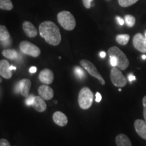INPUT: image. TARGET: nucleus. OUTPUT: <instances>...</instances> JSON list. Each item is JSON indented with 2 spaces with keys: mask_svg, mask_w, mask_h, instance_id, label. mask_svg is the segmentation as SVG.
I'll return each mask as SVG.
<instances>
[{
  "mask_svg": "<svg viewBox=\"0 0 146 146\" xmlns=\"http://www.w3.org/2000/svg\"><path fill=\"white\" fill-rule=\"evenodd\" d=\"M109 56H114L117 61V67L120 70H126L129 65V61L124 52L116 46L109 48L108 51Z\"/></svg>",
  "mask_w": 146,
  "mask_h": 146,
  "instance_id": "7ed1b4c3",
  "label": "nucleus"
},
{
  "mask_svg": "<svg viewBox=\"0 0 146 146\" xmlns=\"http://www.w3.org/2000/svg\"><path fill=\"white\" fill-rule=\"evenodd\" d=\"M20 50L24 54L28 55L33 58H36L41 54V50L36 45L27 41H23L19 45Z\"/></svg>",
  "mask_w": 146,
  "mask_h": 146,
  "instance_id": "39448f33",
  "label": "nucleus"
},
{
  "mask_svg": "<svg viewBox=\"0 0 146 146\" xmlns=\"http://www.w3.org/2000/svg\"><path fill=\"white\" fill-rule=\"evenodd\" d=\"M14 91H15L16 94H19V93H21V88H20L19 82H18V83L15 85V87H14Z\"/></svg>",
  "mask_w": 146,
  "mask_h": 146,
  "instance_id": "c756f323",
  "label": "nucleus"
},
{
  "mask_svg": "<svg viewBox=\"0 0 146 146\" xmlns=\"http://www.w3.org/2000/svg\"><path fill=\"white\" fill-rule=\"evenodd\" d=\"M102 100V96L99 92H97L96 94V102H100Z\"/></svg>",
  "mask_w": 146,
  "mask_h": 146,
  "instance_id": "2f4dec72",
  "label": "nucleus"
},
{
  "mask_svg": "<svg viewBox=\"0 0 146 146\" xmlns=\"http://www.w3.org/2000/svg\"><path fill=\"white\" fill-rule=\"evenodd\" d=\"M2 55L5 58H8L9 60H16L19 56L18 53L16 50H12V49H8L2 51Z\"/></svg>",
  "mask_w": 146,
  "mask_h": 146,
  "instance_id": "a211bd4d",
  "label": "nucleus"
},
{
  "mask_svg": "<svg viewBox=\"0 0 146 146\" xmlns=\"http://www.w3.org/2000/svg\"><path fill=\"white\" fill-rule=\"evenodd\" d=\"M0 146H11L9 141L5 139H0Z\"/></svg>",
  "mask_w": 146,
  "mask_h": 146,
  "instance_id": "cd10ccee",
  "label": "nucleus"
},
{
  "mask_svg": "<svg viewBox=\"0 0 146 146\" xmlns=\"http://www.w3.org/2000/svg\"><path fill=\"white\" fill-rule=\"evenodd\" d=\"M135 16H133L132 15H126L125 16V22L127 24V25L129 27H133L135 24Z\"/></svg>",
  "mask_w": 146,
  "mask_h": 146,
  "instance_id": "b1692460",
  "label": "nucleus"
},
{
  "mask_svg": "<svg viewBox=\"0 0 146 146\" xmlns=\"http://www.w3.org/2000/svg\"><path fill=\"white\" fill-rule=\"evenodd\" d=\"M10 68L11 70H16V66H11L10 65Z\"/></svg>",
  "mask_w": 146,
  "mask_h": 146,
  "instance_id": "c9c22d12",
  "label": "nucleus"
},
{
  "mask_svg": "<svg viewBox=\"0 0 146 146\" xmlns=\"http://www.w3.org/2000/svg\"><path fill=\"white\" fill-rule=\"evenodd\" d=\"M143 116L146 122V96L143 99Z\"/></svg>",
  "mask_w": 146,
  "mask_h": 146,
  "instance_id": "c85d7f7f",
  "label": "nucleus"
},
{
  "mask_svg": "<svg viewBox=\"0 0 146 146\" xmlns=\"http://www.w3.org/2000/svg\"><path fill=\"white\" fill-rule=\"evenodd\" d=\"M1 82H2V76L0 75V83H1Z\"/></svg>",
  "mask_w": 146,
  "mask_h": 146,
  "instance_id": "4c0bfd02",
  "label": "nucleus"
},
{
  "mask_svg": "<svg viewBox=\"0 0 146 146\" xmlns=\"http://www.w3.org/2000/svg\"><path fill=\"white\" fill-rule=\"evenodd\" d=\"M100 57H101V58H104L106 57V52H100Z\"/></svg>",
  "mask_w": 146,
  "mask_h": 146,
  "instance_id": "f704fd0d",
  "label": "nucleus"
},
{
  "mask_svg": "<svg viewBox=\"0 0 146 146\" xmlns=\"http://www.w3.org/2000/svg\"><path fill=\"white\" fill-rule=\"evenodd\" d=\"M129 39H130V36L127 34L118 35L116 37V40L117 43L121 45H127Z\"/></svg>",
  "mask_w": 146,
  "mask_h": 146,
  "instance_id": "aec40b11",
  "label": "nucleus"
},
{
  "mask_svg": "<svg viewBox=\"0 0 146 146\" xmlns=\"http://www.w3.org/2000/svg\"><path fill=\"white\" fill-rule=\"evenodd\" d=\"M116 143L117 146H132L129 138L124 134H119L116 137Z\"/></svg>",
  "mask_w": 146,
  "mask_h": 146,
  "instance_id": "f3484780",
  "label": "nucleus"
},
{
  "mask_svg": "<svg viewBox=\"0 0 146 146\" xmlns=\"http://www.w3.org/2000/svg\"><path fill=\"white\" fill-rule=\"evenodd\" d=\"M39 78L41 83H44L45 85H50L54 81V72L48 68L43 69L39 73Z\"/></svg>",
  "mask_w": 146,
  "mask_h": 146,
  "instance_id": "1a4fd4ad",
  "label": "nucleus"
},
{
  "mask_svg": "<svg viewBox=\"0 0 146 146\" xmlns=\"http://www.w3.org/2000/svg\"><path fill=\"white\" fill-rule=\"evenodd\" d=\"M34 98L35 96L33 95H29V96L27 98L26 101H25V103L27 106H32L33 103L34 101Z\"/></svg>",
  "mask_w": 146,
  "mask_h": 146,
  "instance_id": "393cba45",
  "label": "nucleus"
},
{
  "mask_svg": "<svg viewBox=\"0 0 146 146\" xmlns=\"http://www.w3.org/2000/svg\"><path fill=\"white\" fill-rule=\"evenodd\" d=\"M141 58H142V59L145 60L146 59V56H145V55H143V56H141Z\"/></svg>",
  "mask_w": 146,
  "mask_h": 146,
  "instance_id": "e433bc0d",
  "label": "nucleus"
},
{
  "mask_svg": "<svg viewBox=\"0 0 146 146\" xmlns=\"http://www.w3.org/2000/svg\"><path fill=\"white\" fill-rule=\"evenodd\" d=\"M134 127L139 135L146 140V122L141 119L136 120L135 121Z\"/></svg>",
  "mask_w": 146,
  "mask_h": 146,
  "instance_id": "ddd939ff",
  "label": "nucleus"
},
{
  "mask_svg": "<svg viewBox=\"0 0 146 146\" xmlns=\"http://www.w3.org/2000/svg\"><path fill=\"white\" fill-rule=\"evenodd\" d=\"M38 94L45 100H50L54 98V92L52 88L49 87L47 85H41L38 88Z\"/></svg>",
  "mask_w": 146,
  "mask_h": 146,
  "instance_id": "9b49d317",
  "label": "nucleus"
},
{
  "mask_svg": "<svg viewBox=\"0 0 146 146\" xmlns=\"http://www.w3.org/2000/svg\"><path fill=\"white\" fill-rule=\"evenodd\" d=\"M128 79L130 82H132L133 81H135L136 77L133 74H129V76H128Z\"/></svg>",
  "mask_w": 146,
  "mask_h": 146,
  "instance_id": "473e14b6",
  "label": "nucleus"
},
{
  "mask_svg": "<svg viewBox=\"0 0 146 146\" xmlns=\"http://www.w3.org/2000/svg\"><path fill=\"white\" fill-rule=\"evenodd\" d=\"M36 68L35 66H32L31 67L30 69H29V72H30L31 73H35L36 72Z\"/></svg>",
  "mask_w": 146,
  "mask_h": 146,
  "instance_id": "72a5a7b5",
  "label": "nucleus"
},
{
  "mask_svg": "<svg viewBox=\"0 0 146 146\" xmlns=\"http://www.w3.org/2000/svg\"><path fill=\"white\" fill-rule=\"evenodd\" d=\"M20 88H21V94L25 98H27L29 96L31 82L29 78H23L19 81Z\"/></svg>",
  "mask_w": 146,
  "mask_h": 146,
  "instance_id": "dca6fc26",
  "label": "nucleus"
},
{
  "mask_svg": "<svg viewBox=\"0 0 146 146\" xmlns=\"http://www.w3.org/2000/svg\"><path fill=\"white\" fill-rule=\"evenodd\" d=\"M83 1V5L85 6V8L87 9H90L91 7V2H92L94 0H82Z\"/></svg>",
  "mask_w": 146,
  "mask_h": 146,
  "instance_id": "a878e982",
  "label": "nucleus"
},
{
  "mask_svg": "<svg viewBox=\"0 0 146 146\" xmlns=\"http://www.w3.org/2000/svg\"><path fill=\"white\" fill-rule=\"evenodd\" d=\"M39 34L47 43L51 45H59L62 36L60 31L57 25L52 21H44L40 24L39 27Z\"/></svg>",
  "mask_w": 146,
  "mask_h": 146,
  "instance_id": "f257e3e1",
  "label": "nucleus"
},
{
  "mask_svg": "<svg viewBox=\"0 0 146 146\" xmlns=\"http://www.w3.org/2000/svg\"><path fill=\"white\" fill-rule=\"evenodd\" d=\"M139 0H118V3L121 7L123 8H127L131 5L135 4L136 2H137Z\"/></svg>",
  "mask_w": 146,
  "mask_h": 146,
  "instance_id": "5701e85b",
  "label": "nucleus"
},
{
  "mask_svg": "<svg viewBox=\"0 0 146 146\" xmlns=\"http://www.w3.org/2000/svg\"><path fill=\"white\" fill-rule=\"evenodd\" d=\"M74 72L75 76L77 77L78 79L83 80L85 78V73L84 72L83 69H82L80 66H75L74 68Z\"/></svg>",
  "mask_w": 146,
  "mask_h": 146,
  "instance_id": "4be33fe9",
  "label": "nucleus"
},
{
  "mask_svg": "<svg viewBox=\"0 0 146 146\" xmlns=\"http://www.w3.org/2000/svg\"><path fill=\"white\" fill-rule=\"evenodd\" d=\"M58 22L60 26L66 31H72L76 27L74 16L68 11H62L57 15Z\"/></svg>",
  "mask_w": 146,
  "mask_h": 146,
  "instance_id": "f03ea898",
  "label": "nucleus"
},
{
  "mask_svg": "<svg viewBox=\"0 0 146 146\" xmlns=\"http://www.w3.org/2000/svg\"><path fill=\"white\" fill-rule=\"evenodd\" d=\"M23 29L26 35L30 38H34L37 35V30L33 23L29 21H25L23 24Z\"/></svg>",
  "mask_w": 146,
  "mask_h": 146,
  "instance_id": "f8f14e48",
  "label": "nucleus"
},
{
  "mask_svg": "<svg viewBox=\"0 0 146 146\" xmlns=\"http://www.w3.org/2000/svg\"><path fill=\"white\" fill-rule=\"evenodd\" d=\"M145 38H146V32H145Z\"/></svg>",
  "mask_w": 146,
  "mask_h": 146,
  "instance_id": "58836bf2",
  "label": "nucleus"
},
{
  "mask_svg": "<svg viewBox=\"0 0 146 146\" xmlns=\"http://www.w3.org/2000/svg\"><path fill=\"white\" fill-rule=\"evenodd\" d=\"M110 64L112 65V66H117V61H116V59L114 56H110Z\"/></svg>",
  "mask_w": 146,
  "mask_h": 146,
  "instance_id": "bb28decb",
  "label": "nucleus"
},
{
  "mask_svg": "<svg viewBox=\"0 0 146 146\" xmlns=\"http://www.w3.org/2000/svg\"><path fill=\"white\" fill-rule=\"evenodd\" d=\"M53 120L60 127H64L68 124V118L63 112L57 111L53 114Z\"/></svg>",
  "mask_w": 146,
  "mask_h": 146,
  "instance_id": "4468645a",
  "label": "nucleus"
},
{
  "mask_svg": "<svg viewBox=\"0 0 146 146\" xmlns=\"http://www.w3.org/2000/svg\"><path fill=\"white\" fill-rule=\"evenodd\" d=\"M10 67V64L8 60H0V75L5 79H10L12 76V72Z\"/></svg>",
  "mask_w": 146,
  "mask_h": 146,
  "instance_id": "9d476101",
  "label": "nucleus"
},
{
  "mask_svg": "<svg viewBox=\"0 0 146 146\" xmlns=\"http://www.w3.org/2000/svg\"><path fill=\"white\" fill-rule=\"evenodd\" d=\"M80 64H81V66H83V68L88 72V73L90 75L94 76L95 78H98L102 85H105L104 79L102 76L100 74V73L98 72V69H97L96 66H95L94 64L91 62L89 60H81V61H80Z\"/></svg>",
  "mask_w": 146,
  "mask_h": 146,
  "instance_id": "0eeeda50",
  "label": "nucleus"
},
{
  "mask_svg": "<svg viewBox=\"0 0 146 146\" xmlns=\"http://www.w3.org/2000/svg\"><path fill=\"white\" fill-rule=\"evenodd\" d=\"M133 46L137 50L141 53H146V38L141 33H137L133 39Z\"/></svg>",
  "mask_w": 146,
  "mask_h": 146,
  "instance_id": "6e6552de",
  "label": "nucleus"
},
{
  "mask_svg": "<svg viewBox=\"0 0 146 146\" xmlns=\"http://www.w3.org/2000/svg\"><path fill=\"white\" fill-rule=\"evenodd\" d=\"M10 34L6 27L3 25H0V41L3 42L10 39Z\"/></svg>",
  "mask_w": 146,
  "mask_h": 146,
  "instance_id": "6ab92c4d",
  "label": "nucleus"
},
{
  "mask_svg": "<svg viewBox=\"0 0 146 146\" xmlns=\"http://www.w3.org/2000/svg\"><path fill=\"white\" fill-rule=\"evenodd\" d=\"M0 9L8 11L12 10L13 4L11 0H0Z\"/></svg>",
  "mask_w": 146,
  "mask_h": 146,
  "instance_id": "412c9836",
  "label": "nucleus"
},
{
  "mask_svg": "<svg viewBox=\"0 0 146 146\" xmlns=\"http://www.w3.org/2000/svg\"><path fill=\"white\" fill-rule=\"evenodd\" d=\"M32 106L36 112H43L47 110V104L44 100L40 96H35Z\"/></svg>",
  "mask_w": 146,
  "mask_h": 146,
  "instance_id": "2eb2a0df",
  "label": "nucleus"
},
{
  "mask_svg": "<svg viewBox=\"0 0 146 146\" xmlns=\"http://www.w3.org/2000/svg\"><path fill=\"white\" fill-rule=\"evenodd\" d=\"M94 101V94L88 87H83L79 91L78 96V105L83 110L90 108Z\"/></svg>",
  "mask_w": 146,
  "mask_h": 146,
  "instance_id": "20e7f679",
  "label": "nucleus"
},
{
  "mask_svg": "<svg viewBox=\"0 0 146 146\" xmlns=\"http://www.w3.org/2000/svg\"><path fill=\"white\" fill-rule=\"evenodd\" d=\"M116 20H117L118 23L119 25H120V26H123V25H124V23H125V21H124V20L122 18H120V16H116Z\"/></svg>",
  "mask_w": 146,
  "mask_h": 146,
  "instance_id": "7c9ffc66",
  "label": "nucleus"
},
{
  "mask_svg": "<svg viewBox=\"0 0 146 146\" xmlns=\"http://www.w3.org/2000/svg\"><path fill=\"white\" fill-rule=\"evenodd\" d=\"M110 80L114 86L119 87H125L127 85V81L119 69L113 67L110 70Z\"/></svg>",
  "mask_w": 146,
  "mask_h": 146,
  "instance_id": "423d86ee",
  "label": "nucleus"
}]
</instances>
